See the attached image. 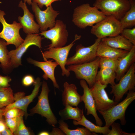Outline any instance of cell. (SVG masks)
<instances>
[{
    "label": "cell",
    "instance_id": "6da1fadb",
    "mask_svg": "<svg viewBox=\"0 0 135 135\" xmlns=\"http://www.w3.org/2000/svg\"><path fill=\"white\" fill-rule=\"evenodd\" d=\"M106 16L94 6L89 4H84L76 7L74 9L72 22L77 27L84 29L87 26L92 27L99 22Z\"/></svg>",
    "mask_w": 135,
    "mask_h": 135
},
{
    "label": "cell",
    "instance_id": "7a4b0ae2",
    "mask_svg": "<svg viewBox=\"0 0 135 135\" xmlns=\"http://www.w3.org/2000/svg\"><path fill=\"white\" fill-rule=\"evenodd\" d=\"M135 99L134 90H129L126 98L120 102L105 111L98 110L103 116L105 122V126L108 127L115 121L119 120L121 124H125V118L126 110L130 104Z\"/></svg>",
    "mask_w": 135,
    "mask_h": 135
},
{
    "label": "cell",
    "instance_id": "3957f363",
    "mask_svg": "<svg viewBox=\"0 0 135 135\" xmlns=\"http://www.w3.org/2000/svg\"><path fill=\"white\" fill-rule=\"evenodd\" d=\"M94 6L106 16L120 20L131 7L130 0H96Z\"/></svg>",
    "mask_w": 135,
    "mask_h": 135
},
{
    "label": "cell",
    "instance_id": "277c9868",
    "mask_svg": "<svg viewBox=\"0 0 135 135\" xmlns=\"http://www.w3.org/2000/svg\"><path fill=\"white\" fill-rule=\"evenodd\" d=\"M42 84V90L40 95L38 96L37 103L30 110V112L32 114H37L45 117L49 124L53 127H55L58 122L50 105L48 95L50 90L46 82L43 81Z\"/></svg>",
    "mask_w": 135,
    "mask_h": 135
},
{
    "label": "cell",
    "instance_id": "5b68a950",
    "mask_svg": "<svg viewBox=\"0 0 135 135\" xmlns=\"http://www.w3.org/2000/svg\"><path fill=\"white\" fill-rule=\"evenodd\" d=\"M123 29L120 20L112 16H106L92 27L90 32L97 38L101 39L120 34Z\"/></svg>",
    "mask_w": 135,
    "mask_h": 135
},
{
    "label": "cell",
    "instance_id": "8992f818",
    "mask_svg": "<svg viewBox=\"0 0 135 135\" xmlns=\"http://www.w3.org/2000/svg\"><path fill=\"white\" fill-rule=\"evenodd\" d=\"M74 40L70 44L61 47L52 48L43 52L42 55L45 61L48 59L52 58L54 60L60 65L62 71V75L68 77L70 75V72L66 68V62L70 50L75 44L74 42L80 40L81 36L77 34L75 35Z\"/></svg>",
    "mask_w": 135,
    "mask_h": 135
},
{
    "label": "cell",
    "instance_id": "52a82bcc",
    "mask_svg": "<svg viewBox=\"0 0 135 135\" xmlns=\"http://www.w3.org/2000/svg\"><path fill=\"white\" fill-rule=\"evenodd\" d=\"M100 59V57H97L95 59L88 62L69 65L67 69L70 71L74 72L77 78L85 80L90 88L96 82Z\"/></svg>",
    "mask_w": 135,
    "mask_h": 135
},
{
    "label": "cell",
    "instance_id": "ba28073f",
    "mask_svg": "<svg viewBox=\"0 0 135 135\" xmlns=\"http://www.w3.org/2000/svg\"><path fill=\"white\" fill-rule=\"evenodd\" d=\"M118 84L111 85L110 93L114 95V102L118 103L124 95L129 90L135 88V63L130 66L126 73L121 78Z\"/></svg>",
    "mask_w": 135,
    "mask_h": 135
},
{
    "label": "cell",
    "instance_id": "9c48e42d",
    "mask_svg": "<svg viewBox=\"0 0 135 135\" xmlns=\"http://www.w3.org/2000/svg\"><path fill=\"white\" fill-rule=\"evenodd\" d=\"M41 32L38 34L51 41V43L47 46L48 48L47 50L52 48L62 47L68 42V34L66 26L60 20H56L54 26L52 28Z\"/></svg>",
    "mask_w": 135,
    "mask_h": 135
},
{
    "label": "cell",
    "instance_id": "30bf717a",
    "mask_svg": "<svg viewBox=\"0 0 135 135\" xmlns=\"http://www.w3.org/2000/svg\"><path fill=\"white\" fill-rule=\"evenodd\" d=\"M5 14L3 11L0 10V22L3 26L2 30L0 32V38L5 40L8 45L13 44L17 48L24 40L19 32L22 26L20 23L16 21L12 24H8L4 17Z\"/></svg>",
    "mask_w": 135,
    "mask_h": 135
},
{
    "label": "cell",
    "instance_id": "8fae6325",
    "mask_svg": "<svg viewBox=\"0 0 135 135\" xmlns=\"http://www.w3.org/2000/svg\"><path fill=\"white\" fill-rule=\"evenodd\" d=\"M101 39L97 38L92 45L85 47L82 44L77 46L74 54L68 58L66 66L82 64L88 62L95 59L97 57L96 52Z\"/></svg>",
    "mask_w": 135,
    "mask_h": 135
},
{
    "label": "cell",
    "instance_id": "7c38bea8",
    "mask_svg": "<svg viewBox=\"0 0 135 135\" xmlns=\"http://www.w3.org/2000/svg\"><path fill=\"white\" fill-rule=\"evenodd\" d=\"M42 38L38 34H27L24 42L15 50L9 52L12 68H16L22 65V56L30 46L35 45L40 48H42Z\"/></svg>",
    "mask_w": 135,
    "mask_h": 135
},
{
    "label": "cell",
    "instance_id": "4fadbf2b",
    "mask_svg": "<svg viewBox=\"0 0 135 135\" xmlns=\"http://www.w3.org/2000/svg\"><path fill=\"white\" fill-rule=\"evenodd\" d=\"M31 5L41 31H46L48 28L50 29L54 26L56 18L60 13L55 10L52 5L44 10H42L37 4L33 1Z\"/></svg>",
    "mask_w": 135,
    "mask_h": 135
},
{
    "label": "cell",
    "instance_id": "5bb4252c",
    "mask_svg": "<svg viewBox=\"0 0 135 135\" xmlns=\"http://www.w3.org/2000/svg\"><path fill=\"white\" fill-rule=\"evenodd\" d=\"M107 86V84H102L98 81H96L90 88L96 111L106 110L118 103L114 102L113 98H109L105 90Z\"/></svg>",
    "mask_w": 135,
    "mask_h": 135
},
{
    "label": "cell",
    "instance_id": "9a60e30c",
    "mask_svg": "<svg viewBox=\"0 0 135 135\" xmlns=\"http://www.w3.org/2000/svg\"><path fill=\"white\" fill-rule=\"evenodd\" d=\"M42 82L40 78H37L34 83V88L32 93L28 96H24L25 93L23 92H18L14 94L15 101L13 103L5 107L4 109L7 110L14 108H16L22 110L26 118L28 115L27 112V108L29 104L37 95Z\"/></svg>",
    "mask_w": 135,
    "mask_h": 135
},
{
    "label": "cell",
    "instance_id": "2e32d148",
    "mask_svg": "<svg viewBox=\"0 0 135 135\" xmlns=\"http://www.w3.org/2000/svg\"><path fill=\"white\" fill-rule=\"evenodd\" d=\"M18 6L22 8L24 12L22 16L18 17V20L24 32L27 34H38L39 26L34 21V16L29 10L26 3L21 0Z\"/></svg>",
    "mask_w": 135,
    "mask_h": 135
},
{
    "label": "cell",
    "instance_id": "e0dca14e",
    "mask_svg": "<svg viewBox=\"0 0 135 135\" xmlns=\"http://www.w3.org/2000/svg\"><path fill=\"white\" fill-rule=\"evenodd\" d=\"M80 84L83 89V94L82 96V100L84 103L86 110H87L86 115H92L95 119L96 125L102 126L103 122L97 113L94 101L90 88L84 80H80Z\"/></svg>",
    "mask_w": 135,
    "mask_h": 135
},
{
    "label": "cell",
    "instance_id": "ac0fdd59",
    "mask_svg": "<svg viewBox=\"0 0 135 135\" xmlns=\"http://www.w3.org/2000/svg\"><path fill=\"white\" fill-rule=\"evenodd\" d=\"M27 60L30 63L39 67L43 71L44 74L42 77L44 80H47L50 78L52 81L54 86L58 89L59 88L54 74L55 68L59 65L56 62H53V60L40 62L30 58H28Z\"/></svg>",
    "mask_w": 135,
    "mask_h": 135
},
{
    "label": "cell",
    "instance_id": "d6986e66",
    "mask_svg": "<svg viewBox=\"0 0 135 135\" xmlns=\"http://www.w3.org/2000/svg\"><path fill=\"white\" fill-rule=\"evenodd\" d=\"M64 89L62 94V101L65 106L67 104L78 106L82 101V96L77 91V88L74 84H69L67 82L64 84Z\"/></svg>",
    "mask_w": 135,
    "mask_h": 135
},
{
    "label": "cell",
    "instance_id": "ffe728a7",
    "mask_svg": "<svg viewBox=\"0 0 135 135\" xmlns=\"http://www.w3.org/2000/svg\"><path fill=\"white\" fill-rule=\"evenodd\" d=\"M135 62V45L124 56L118 59V67L116 71V79L117 82L126 73Z\"/></svg>",
    "mask_w": 135,
    "mask_h": 135
},
{
    "label": "cell",
    "instance_id": "44dd1931",
    "mask_svg": "<svg viewBox=\"0 0 135 135\" xmlns=\"http://www.w3.org/2000/svg\"><path fill=\"white\" fill-rule=\"evenodd\" d=\"M128 51L109 46L101 40L97 48L96 57L118 59L126 55Z\"/></svg>",
    "mask_w": 135,
    "mask_h": 135
},
{
    "label": "cell",
    "instance_id": "7402d4cb",
    "mask_svg": "<svg viewBox=\"0 0 135 135\" xmlns=\"http://www.w3.org/2000/svg\"><path fill=\"white\" fill-rule=\"evenodd\" d=\"M101 40L110 47L128 51L131 50L134 45L120 34L114 36L104 38H102Z\"/></svg>",
    "mask_w": 135,
    "mask_h": 135
},
{
    "label": "cell",
    "instance_id": "603a6c76",
    "mask_svg": "<svg viewBox=\"0 0 135 135\" xmlns=\"http://www.w3.org/2000/svg\"><path fill=\"white\" fill-rule=\"evenodd\" d=\"M65 106L64 109L59 112L61 120H64L72 119L76 121L80 120L84 114L83 110H82L78 106L73 107L68 104Z\"/></svg>",
    "mask_w": 135,
    "mask_h": 135
},
{
    "label": "cell",
    "instance_id": "cb8c5ba5",
    "mask_svg": "<svg viewBox=\"0 0 135 135\" xmlns=\"http://www.w3.org/2000/svg\"><path fill=\"white\" fill-rule=\"evenodd\" d=\"M73 123L75 126L82 125L92 132L99 133L104 135H107L110 130L108 126H102L95 125L87 119L84 114L80 120L79 121L73 120Z\"/></svg>",
    "mask_w": 135,
    "mask_h": 135
},
{
    "label": "cell",
    "instance_id": "d4e9b609",
    "mask_svg": "<svg viewBox=\"0 0 135 135\" xmlns=\"http://www.w3.org/2000/svg\"><path fill=\"white\" fill-rule=\"evenodd\" d=\"M116 78V72L114 70L109 68H101L98 72L95 80L102 84L113 85L116 84L114 81Z\"/></svg>",
    "mask_w": 135,
    "mask_h": 135
},
{
    "label": "cell",
    "instance_id": "484cf974",
    "mask_svg": "<svg viewBox=\"0 0 135 135\" xmlns=\"http://www.w3.org/2000/svg\"><path fill=\"white\" fill-rule=\"evenodd\" d=\"M7 45L4 40L0 39V67L4 72L12 68L7 48Z\"/></svg>",
    "mask_w": 135,
    "mask_h": 135
},
{
    "label": "cell",
    "instance_id": "4316f807",
    "mask_svg": "<svg viewBox=\"0 0 135 135\" xmlns=\"http://www.w3.org/2000/svg\"><path fill=\"white\" fill-rule=\"evenodd\" d=\"M131 7L120 20L123 29L130 28L135 26V1L130 0Z\"/></svg>",
    "mask_w": 135,
    "mask_h": 135
},
{
    "label": "cell",
    "instance_id": "83f0119b",
    "mask_svg": "<svg viewBox=\"0 0 135 135\" xmlns=\"http://www.w3.org/2000/svg\"><path fill=\"white\" fill-rule=\"evenodd\" d=\"M58 123L59 125L58 128L66 135H98L95 133L90 132L86 128H77L75 129H70L68 124L61 119L59 120Z\"/></svg>",
    "mask_w": 135,
    "mask_h": 135
},
{
    "label": "cell",
    "instance_id": "f1b7e54d",
    "mask_svg": "<svg viewBox=\"0 0 135 135\" xmlns=\"http://www.w3.org/2000/svg\"><path fill=\"white\" fill-rule=\"evenodd\" d=\"M15 101L12 90L10 87L0 91V108H2L12 104Z\"/></svg>",
    "mask_w": 135,
    "mask_h": 135
},
{
    "label": "cell",
    "instance_id": "f546056e",
    "mask_svg": "<svg viewBox=\"0 0 135 135\" xmlns=\"http://www.w3.org/2000/svg\"><path fill=\"white\" fill-rule=\"evenodd\" d=\"M118 63V59L108 58H100L98 68H109L115 72Z\"/></svg>",
    "mask_w": 135,
    "mask_h": 135
},
{
    "label": "cell",
    "instance_id": "4dcf8cb0",
    "mask_svg": "<svg viewBox=\"0 0 135 135\" xmlns=\"http://www.w3.org/2000/svg\"><path fill=\"white\" fill-rule=\"evenodd\" d=\"M4 110V116L5 118H10L20 116H23L24 112L22 110L16 108H14Z\"/></svg>",
    "mask_w": 135,
    "mask_h": 135
},
{
    "label": "cell",
    "instance_id": "1f68e13d",
    "mask_svg": "<svg viewBox=\"0 0 135 135\" xmlns=\"http://www.w3.org/2000/svg\"><path fill=\"white\" fill-rule=\"evenodd\" d=\"M23 116H20L12 118H5V122L6 126L13 134L16 130Z\"/></svg>",
    "mask_w": 135,
    "mask_h": 135
},
{
    "label": "cell",
    "instance_id": "d6a6232c",
    "mask_svg": "<svg viewBox=\"0 0 135 135\" xmlns=\"http://www.w3.org/2000/svg\"><path fill=\"white\" fill-rule=\"evenodd\" d=\"M111 129L107 135H135V133H128L123 131L120 124L114 122L110 125Z\"/></svg>",
    "mask_w": 135,
    "mask_h": 135
},
{
    "label": "cell",
    "instance_id": "836d02e7",
    "mask_svg": "<svg viewBox=\"0 0 135 135\" xmlns=\"http://www.w3.org/2000/svg\"><path fill=\"white\" fill-rule=\"evenodd\" d=\"M120 34L135 45V28H125L122 30Z\"/></svg>",
    "mask_w": 135,
    "mask_h": 135
},
{
    "label": "cell",
    "instance_id": "e575fe53",
    "mask_svg": "<svg viewBox=\"0 0 135 135\" xmlns=\"http://www.w3.org/2000/svg\"><path fill=\"white\" fill-rule=\"evenodd\" d=\"M14 134L15 135H30L32 134L24 125L23 118L21 119L18 128Z\"/></svg>",
    "mask_w": 135,
    "mask_h": 135
},
{
    "label": "cell",
    "instance_id": "d590c367",
    "mask_svg": "<svg viewBox=\"0 0 135 135\" xmlns=\"http://www.w3.org/2000/svg\"><path fill=\"white\" fill-rule=\"evenodd\" d=\"M62 0H33V2L36 3L40 8H42L44 6L46 7L51 5L53 2Z\"/></svg>",
    "mask_w": 135,
    "mask_h": 135
},
{
    "label": "cell",
    "instance_id": "8d00e7d4",
    "mask_svg": "<svg viewBox=\"0 0 135 135\" xmlns=\"http://www.w3.org/2000/svg\"><path fill=\"white\" fill-rule=\"evenodd\" d=\"M11 79L7 76H4L0 75V86L4 88H6L10 86L9 83Z\"/></svg>",
    "mask_w": 135,
    "mask_h": 135
},
{
    "label": "cell",
    "instance_id": "74e56055",
    "mask_svg": "<svg viewBox=\"0 0 135 135\" xmlns=\"http://www.w3.org/2000/svg\"><path fill=\"white\" fill-rule=\"evenodd\" d=\"M34 81L35 80L32 76L28 75L24 77L22 80V83L23 85L28 86L34 84Z\"/></svg>",
    "mask_w": 135,
    "mask_h": 135
},
{
    "label": "cell",
    "instance_id": "f35d334b",
    "mask_svg": "<svg viewBox=\"0 0 135 135\" xmlns=\"http://www.w3.org/2000/svg\"><path fill=\"white\" fill-rule=\"evenodd\" d=\"M51 135H65V133L60 128L53 127L52 131L50 132Z\"/></svg>",
    "mask_w": 135,
    "mask_h": 135
},
{
    "label": "cell",
    "instance_id": "ab89813d",
    "mask_svg": "<svg viewBox=\"0 0 135 135\" xmlns=\"http://www.w3.org/2000/svg\"><path fill=\"white\" fill-rule=\"evenodd\" d=\"M7 127L5 121L3 119L0 120V132H1Z\"/></svg>",
    "mask_w": 135,
    "mask_h": 135
},
{
    "label": "cell",
    "instance_id": "60d3db41",
    "mask_svg": "<svg viewBox=\"0 0 135 135\" xmlns=\"http://www.w3.org/2000/svg\"><path fill=\"white\" fill-rule=\"evenodd\" d=\"M1 134L2 135H14L11 131L7 127L1 132Z\"/></svg>",
    "mask_w": 135,
    "mask_h": 135
},
{
    "label": "cell",
    "instance_id": "b9f144b4",
    "mask_svg": "<svg viewBox=\"0 0 135 135\" xmlns=\"http://www.w3.org/2000/svg\"><path fill=\"white\" fill-rule=\"evenodd\" d=\"M39 135H50V133L49 132L45 131H44L42 132H40L38 134Z\"/></svg>",
    "mask_w": 135,
    "mask_h": 135
},
{
    "label": "cell",
    "instance_id": "7bdbcfd3",
    "mask_svg": "<svg viewBox=\"0 0 135 135\" xmlns=\"http://www.w3.org/2000/svg\"><path fill=\"white\" fill-rule=\"evenodd\" d=\"M4 110L3 109L0 108V120L3 119L2 116H4Z\"/></svg>",
    "mask_w": 135,
    "mask_h": 135
},
{
    "label": "cell",
    "instance_id": "ee69618b",
    "mask_svg": "<svg viewBox=\"0 0 135 135\" xmlns=\"http://www.w3.org/2000/svg\"><path fill=\"white\" fill-rule=\"evenodd\" d=\"M24 2L26 3L27 2L28 4L29 5L31 4L32 2V0H23Z\"/></svg>",
    "mask_w": 135,
    "mask_h": 135
},
{
    "label": "cell",
    "instance_id": "f6af8a7d",
    "mask_svg": "<svg viewBox=\"0 0 135 135\" xmlns=\"http://www.w3.org/2000/svg\"><path fill=\"white\" fill-rule=\"evenodd\" d=\"M6 88H4L0 86V91L4 90Z\"/></svg>",
    "mask_w": 135,
    "mask_h": 135
},
{
    "label": "cell",
    "instance_id": "bcb514c9",
    "mask_svg": "<svg viewBox=\"0 0 135 135\" xmlns=\"http://www.w3.org/2000/svg\"><path fill=\"white\" fill-rule=\"evenodd\" d=\"M1 135V132H0V135Z\"/></svg>",
    "mask_w": 135,
    "mask_h": 135
}]
</instances>
